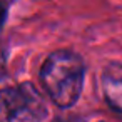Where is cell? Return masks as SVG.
Here are the masks:
<instances>
[{"label": "cell", "instance_id": "obj_1", "mask_svg": "<svg viewBox=\"0 0 122 122\" xmlns=\"http://www.w3.org/2000/svg\"><path fill=\"white\" fill-rule=\"evenodd\" d=\"M84 75V60L70 50H57L50 54L40 69V82L44 89L62 109H69L79 100Z\"/></svg>", "mask_w": 122, "mask_h": 122}, {"label": "cell", "instance_id": "obj_2", "mask_svg": "<svg viewBox=\"0 0 122 122\" xmlns=\"http://www.w3.org/2000/svg\"><path fill=\"white\" fill-rule=\"evenodd\" d=\"M47 114L44 97L29 82L0 90V122H44Z\"/></svg>", "mask_w": 122, "mask_h": 122}, {"label": "cell", "instance_id": "obj_3", "mask_svg": "<svg viewBox=\"0 0 122 122\" xmlns=\"http://www.w3.org/2000/svg\"><path fill=\"white\" fill-rule=\"evenodd\" d=\"M102 90L109 107L122 115V64H110L104 70Z\"/></svg>", "mask_w": 122, "mask_h": 122}, {"label": "cell", "instance_id": "obj_4", "mask_svg": "<svg viewBox=\"0 0 122 122\" xmlns=\"http://www.w3.org/2000/svg\"><path fill=\"white\" fill-rule=\"evenodd\" d=\"M12 2L10 0H0V32L4 29V24L7 20V15H9V9H10Z\"/></svg>", "mask_w": 122, "mask_h": 122}, {"label": "cell", "instance_id": "obj_5", "mask_svg": "<svg viewBox=\"0 0 122 122\" xmlns=\"http://www.w3.org/2000/svg\"><path fill=\"white\" fill-rule=\"evenodd\" d=\"M55 122H77V120H64V119H57Z\"/></svg>", "mask_w": 122, "mask_h": 122}]
</instances>
